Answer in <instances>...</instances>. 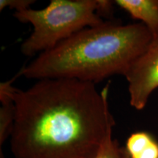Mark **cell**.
Masks as SVG:
<instances>
[{
	"label": "cell",
	"mask_w": 158,
	"mask_h": 158,
	"mask_svg": "<svg viewBox=\"0 0 158 158\" xmlns=\"http://www.w3.org/2000/svg\"><path fill=\"white\" fill-rule=\"evenodd\" d=\"M7 81L15 105L10 136L15 158H96L113 133L110 82L101 91L94 83L46 78L20 89Z\"/></svg>",
	"instance_id": "6da1fadb"
},
{
	"label": "cell",
	"mask_w": 158,
	"mask_h": 158,
	"mask_svg": "<svg viewBox=\"0 0 158 158\" xmlns=\"http://www.w3.org/2000/svg\"><path fill=\"white\" fill-rule=\"evenodd\" d=\"M152 39L141 23L123 25L104 21L37 55L20 72L25 78L37 81L71 78L96 84L115 75L125 76Z\"/></svg>",
	"instance_id": "7a4b0ae2"
},
{
	"label": "cell",
	"mask_w": 158,
	"mask_h": 158,
	"mask_svg": "<svg viewBox=\"0 0 158 158\" xmlns=\"http://www.w3.org/2000/svg\"><path fill=\"white\" fill-rule=\"evenodd\" d=\"M13 16L33 27L20 48L26 56L51 50L78 31L104 22L97 13V0H51L44 8L15 12Z\"/></svg>",
	"instance_id": "3957f363"
},
{
	"label": "cell",
	"mask_w": 158,
	"mask_h": 158,
	"mask_svg": "<svg viewBox=\"0 0 158 158\" xmlns=\"http://www.w3.org/2000/svg\"><path fill=\"white\" fill-rule=\"evenodd\" d=\"M130 104L138 110L145 108L152 94L158 88V38L136 59L125 74Z\"/></svg>",
	"instance_id": "277c9868"
},
{
	"label": "cell",
	"mask_w": 158,
	"mask_h": 158,
	"mask_svg": "<svg viewBox=\"0 0 158 158\" xmlns=\"http://www.w3.org/2000/svg\"><path fill=\"white\" fill-rule=\"evenodd\" d=\"M115 3L133 19L141 21L153 39L158 38V0H116Z\"/></svg>",
	"instance_id": "5b68a950"
},
{
	"label": "cell",
	"mask_w": 158,
	"mask_h": 158,
	"mask_svg": "<svg viewBox=\"0 0 158 158\" xmlns=\"http://www.w3.org/2000/svg\"><path fill=\"white\" fill-rule=\"evenodd\" d=\"M124 148L130 158H158V142L147 132L132 133Z\"/></svg>",
	"instance_id": "8992f818"
},
{
	"label": "cell",
	"mask_w": 158,
	"mask_h": 158,
	"mask_svg": "<svg viewBox=\"0 0 158 158\" xmlns=\"http://www.w3.org/2000/svg\"><path fill=\"white\" fill-rule=\"evenodd\" d=\"M0 149L10 138L15 118V105L7 81L0 84Z\"/></svg>",
	"instance_id": "52a82bcc"
},
{
	"label": "cell",
	"mask_w": 158,
	"mask_h": 158,
	"mask_svg": "<svg viewBox=\"0 0 158 158\" xmlns=\"http://www.w3.org/2000/svg\"><path fill=\"white\" fill-rule=\"evenodd\" d=\"M96 158H124L122 147L110 133L102 143Z\"/></svg>",
	"instance_id": "ba28073f"
},
{
	"label": "cell",
	"mask_w": 158,
	"mask_h": 158,
	"mask_svg": "<svg viewBox=\"0 0 158 158\" xmlns=\"http://www.w3.org/2000/svg\"><path fill=\"white\" fill-rule=\"evenodd\" d=\"M35 2V0H0V11L8 7L15 12H21L31 8L30 6Z\"/></svg>",
	"instance_id": "9c48e42d"
},
{
	"label": "cell",
	"mask_w": 158,
	"mask_h": 158,
	"mask_svg": "<svg viewBox=\"0 0 158 158\" xmlns=\"http://www.w3.org/2000/svg\"><path fill=\"white\" fill-rule=\"evenodd\" d=\"M115 5V1L97 0V13L100 18L102 16L108 19L113 14Z\"/></svg>",
	"instance_id": "30bf717a"
},
{
	"label": "cell",
	"mask_w": 158,
	"mask_h": 158,
	"mask_svg": "<svg viewBox=\"0 0 158 158\" xmlns=\"http://www.w3.org/2000/svg\"><path fill=\"white\" fill-rule=\"evenodd\" d=\"M122 150H123V155H124V158H130V156L128 155V154L127 152H126V149L124 147H122Z\"/></svg>",
	"instance_id": "8fae6325"
}]
</instances>
